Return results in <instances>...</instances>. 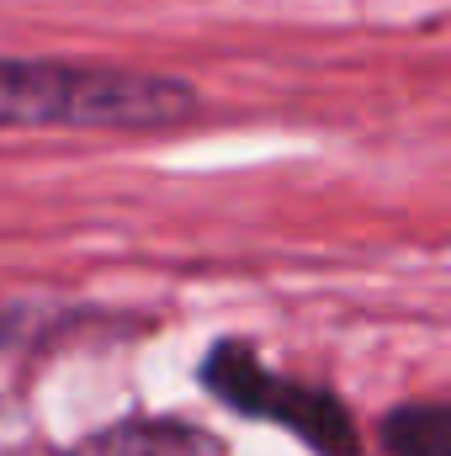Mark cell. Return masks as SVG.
Instances as JSON below:
<instances>
[{
  "label": "cell",
  "instance_id": "1",
  "mask_svg": "<svg viewBox=\"0 0 451 456\" xmlns=\"http://www.w3.org/2000/svg\"><path fill=\"white\" fill-rule=\"evenodd\" d=\"M192 117H202V91L176 75L64 59H0V133H165Z\"/></svg>",
  "mask_w": 451,
  "mask_h": 456
},
{
  "label": "cell",
  "instance_id": "2",
  "mask_svg": "<svg viewBox=\"0 0 451 456\" xmlns=\"http://www.w3.org/2000/svg\"><path fill=\"white\" fill-rule=\"evenodd\" d=\"M202 382L224 398L234 414L287 425L303 446H314L319 456H361L356 425H350V414L340 409L335 398L319 393V387H303L292 377H276L250 345H239V340L213 345V355L202 366Z\"/></svg>",
  "mask_w": 451,
  "mask_h": 456
},
{
  "label": "cell",
  "instance_id": "3",
  "mask_svg": "<svg viewBox=\"0 0 451 456\" xmlns=\"http://www.w3.org/2000/svg\"><path fill=\"white\" fill-rule=\"evenodd\" d=\"M70 456H228L208 430L186 419H117L86 436Z\"/></svg>",
  "mask_w": 451,
  "mask_h": 456
},
{
  "label": "cell",
  "instance_id": "4",
  "mask_svg": "<svg viewBox=\"0 0 451 456\" xmlns=\"http://www.w3.org/2000/svg\"><path fill=\"white\" fill-rule=\"evenodd\" d=\"M382 446L393 456H447V409L404 403L382 419Z\"/></svg>",
  "mask_w": 451,
  "mask_h": 456
},
{
  "label": "cell",
  "instance_id": "5",
  "mask_svg": "<svg viewBox=\"0 0 451 456\" xmlns=\"http://www.w3.org/2000/svg\"><path fill=\"white\" fill-rule=\"evenodd\" d=\"M0 340H11V314L0 308Z\"/></svg>",
  "mask_w": 451,
  "mask_h": 456
}]
</instances>
